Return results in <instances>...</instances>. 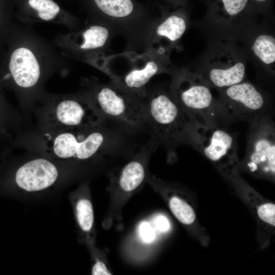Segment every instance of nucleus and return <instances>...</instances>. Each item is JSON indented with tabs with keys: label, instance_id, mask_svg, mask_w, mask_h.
Returning <instances> with one entry per match:
<instances>
[{
	"label": "nucleus",
	"instance_id": "1",
	"mask_svg": "<svg viewBox=\"0 0 275 275\" xmlns=\"http://www.w3.org/2000/svg\"><path fill=\"white\" fill-rule=\"evenodd\" d=\"M148 132L169 155L182 144L199 150L208 130L179 105L169 89L148 88L145 98Z\"/></svg>",
	"mask_w": 275,
	"mask_h": 275
},
{
	"label": "nucleus",
	"instance_id": "2",
	"mask_svg": "<svg viewBox=\"0 0 275 275\" xmlns=\"http://www.w3.org/2000/svg\"><path fill=\"white\" fill-rule=\"evenodd\" d=\"M83 85L100 118L128 134L148 132L145 99L112 81L85 79Z\"/></svg>",
	"mask_w": 275,
	"mask_h": 275
},
{
	"label": "nucleus",
	"instance_id": "3",
	"mask_svg": "<svg viewBox=\"0 0 275 275\" xmlns=\"http://www.w3.org/2000/svg\"><path fill=\"white\" fill-rule=\"evenodd\" d=\"M169 59L152 51L140 53L127 50L107 54L93 65L108 75L111 81L145 99L147 85L154 76L173 72L168 67Z\"/></svg>",
	"mask_w": 275,
	"mask_h": 275
},
{
	"label": "nucleus",
	"instance_id": "4",
	"mask_svg": "<svg viewBox=\"0 0 275 275\" xmlns=\"http://www.w3.org/2000/svg\"><path fill=\"white\" fill-rule=\"evenodd\" d=\"M105 122L70 128L57 134L52 140V151L58 157L85 161L117 151L124 142L121 130Z\"/></svg>",
	"mask_w": 275,
	"mask_h": 275
},
{
	"label": "nucleus",
	"instance_id": "5",
	"mask_svg": "<svg viewBox=\"0 0 275 275\" xmlns=\"http://www.w3.org/2000/svg\"><path fill=\"white\" fill-rule=\"evenodd\" d=\"M246 58L234 42L213 40L194 71L211 89H225L244 80Z\"/></svg>",
	"mask_w": 275,
	"mask_h": 275
},
{
	"label": "nucleus",
	"instance_id": "6",
	"mask_svg": "<svg viewBox=\"0 0 275 275\" xmlns=\"http://www.w3.org/2000/svg\"><path fill=\"white\" fill-rule=\"evenodd\" d=\"M171 74L169 91L184 111L207 129L221 127L216 99L199 74L187 68L173 70Z\"/></svg>",
	"mask_w": 275,
	"mask_h": 275
},
{
	"label": "nucleus",
	"instance_id": "7",
	"mask_svg": "<svg viewBox=\"0 0 275 275\" xmlns=\"http://www.w3.org/2000/svg\"><path fill=\"white\" fill-rule=\"evenodd\" d=\"M218 91L216 107L222 124L242 121L250 123L270 115L269 98L250 81L243 80Z\"/></svg>",
	"mask_w": 275,
	"mask_h": 275
},
{
	"label": "nucleus",
	"instance_id": "8",
	"mask_svg": "<svg viewBox=\"0 0 275 275\" xmlns=\"http://www.w3.org/2000/svg\"><path fill=\"white\" fill-rule=\"evenodd\" d=\"M251 0H212L201 26L213 40L235 42L255 25Z\"/></svg>",
	"mask_w": 275,
	"mask_h": 275
},
{
	"label": "nucleus",
	"instance_id": "9",
	"mask_svg": "<svg viewBox=\"0 0 275 275\" xmlns=\"http://www.w3.org/2000/svg\"><path fill=\"white\" fill-rule=\"evenodd\" d=\"M246 148L238 169L256 178L274 182L275 128L270 115L250 123Z\"/></svg>",
	"mask_w": 275,
	"mask_h": 275
},
{
	"label": "nucleus",
	"instance_id": "10",
	"mask_svg": "<svg viewBox=\"0 0 275 275\" xmlns=\"http://www.w3.org/2000/svg\"><path fill=\"white\" fill-rule=\"evenodd\" d=\"M101 18L98 19L123 35L128 50L142 47L155 19L147 17L133 0H92Z\"/></svg>",
	"mask_w": 275,
	"mask_h": 275
},
{
	"label": "nucleus",
	"instance_id": "11",
	"mask_svg": "<svg viewBox=\"0 0 275 275\" xmlns=\"http://www.w3.org/2000/svg\"><path fill=\"white\" fill-rule=\"evenodd\" d=\"M116 34L111 26L97 20L77 31L63 35L58 43L69 55L93 65L107 55Z\"/></svg>",
	"mask_w": 275,
	"mask_h": 275
},
{
	"label": "nucleus",
	"instance_id": "12",
	"mask_svg": "<svg viewBox=\"0 0 275 275\" xmlns=\"http://www.w3.org/2000/svg\"><path fill=\"white\" fill-rule=\"evenodd\" d=\"M238 168L222 174L252 212L258 224V240L262 246L269 243L274 233L275 204L254 190L240 175Z\"/></svg>",
	"mask_w": 275,
	"mask_h": 275
},
{
	"label": "nucleus",
	"instance_id": "13",
	"mask_svg": "<svg viewBox=\"0 0 275 275\" xmlns=\"http://www.w3.org/2000/svg\"><path fill=\"white\" fill-rule=\"evenodd\" d=\"M29 41L15 49L10 58L9 69L4 79L11 76L22 91L36 88L45 75L49 58L47 54Z\"/></svg>",
	"mask_w": 275,
	"mask_h": 275
},
{
	"label": "nucleus",
	"instance_id": "14",
	"mask_svg": "<svg viewBox=\"0 0 275 275\" xmlns=\"http://www.w3.org/2000/svg\"><path fill=\"white\" fill-rule=\"evenodd\" d=\"M188 19L183 10L163 14L154 20L142 48L168 57L179 42L188 26Z\"/></svg>",
	"mask_w": 275,
	"mask_h": 275
},
{
	"label": "nucleus",
	"instance_id": "15",
	"mask_svg": "<svg viewBox=\"0 0 275 275\" xmlns=\"http://www.w3.org/2000/svg\"><path fill=\"white\" fill-rule=\"evenodd\" d=\"M148 181L164 199L175 217L200 240L203 244L208 242L207 236L199 225L195 205L189 197L182 196L184 189L177 184L170 183L157 178L148 177Z\"/></svg>",
	"mask_w": 275,
	"mask_h": 275
},
{
	"label": "nucleus",
	"instance_id": "16",
	"mask_svg": "<svg viewBox=\"0 0 275 275\" xmlns=\"http://www.w3.org/2000/svg\"><path fill=\"white\" fill-rule=\"evenodd\" d=\"M238 146L235 135L220 126L207 130L198 151L203 154L219 173L238 168Z\"/></svg>",
	"mask_w": 275,
	"mask_h": 275
},
{
	"label": "nucleus",
	"instance_id": "17",
	"mask_svg": "<svg viewBox=\"0 0 275 275\" xmlns=\"http://www.w3.org/2000/svg\"><path fill=\"white\" fill-rule=\"evenodd\" d=\"M54 116L59 124L69 128L86 127L104 122L97 114L85 91L65 97L59 102L54 108Z\"/></svg>",
	"mask_w": 275,
	"mask_h": 275
},
{
	"label": "nucleus",
	"instance_id": "18",
	"mask_svg": "<svg viewBox=\"0 0 275 275\" xmlns=\"http://www.w3.org/2000/svg\"><path fill=\"white\" fill-rule=\"evenodd\" d=\"M156 142L150 138L133 157L111 179L112 186L123 194H129L147 179L148 163L151 154L158 148Z\"/></svg>",
	"mask_w": 275,
	"mask_h": 275
},
{
	"label": "nucleus",
	"instance_id": "19",
	"mask_svg": "<svg viewBox=\"0 0 275 275\" xmlns=\"http://www.w3.org/2000/svg\"><path fill=\"white\" fill-rule=\"evenodd\" d=\"M57 167L43 158L31 160L19 168L15 180L22 189L33 192L44 190L52 185L59 177Z\"/></svg>",
	"mask_w": 275,
	"mask_h": 275
},
{
	"label": "nucleus",
	"instance_id": "20",
	"mask_svg": "<svg viewBox=\"0 0 275 275\" xmlns=\"http://www.w3.org/2000/svg\"><path fill=\"white\" fill-rule=\"evenodd\" d=\"M242 40L246 42V48L243 50L245 56L249 55L263 69L273 73L275 64L274 36L269 31L257 29L255 26Z\"/></svg>",
	"mask_w": 275,
	"mask_h": 275
},
{
	"label": "nucleus",
	"instance_id": "21",
	"mask_svg": "<svg viewBox=\"0 0 275 275\" xmlns=\"http://www.w3.org/2000/svg\"><path fill=\"white\" fill-rule=\"evenodd\" d=\"M57 22L73 28L74 18L63 11L54 0H23L22 20Z\"/></svg>",
	"mask_w": 275,
	"mask_h": 275
},
{
	"label": "nucleus",
	"instance_id": "22",
	"mask_svg": "<svg viewBox=\"0 0 275 275\" xmlns=\"http://www.w3.org/2000/svg\"><path fill=\"white\" fill-rule=\"evenodd\" d=\"M76 220L80 229L85 232H89L94 224V212L92 203L86 198H81L75 206Z\"/></svg>",
	"mask_w": 275,
	"mask_h": 275
},
{
	"label": "nucleus",
	"instance_id": "23",
	"mask_svg": "<svg viewBox=\"0 0 275 275\" xmlns=\"http://www.w3.org/2000/svg\"><path fill=\"white\" fill-rule=\"evenodd\" d=\"M141 235L142 238L146 241L153 239L154 234L152 227L148 223L142 224L140 228Z\"/></svg>",
	"mask_w": 275,
	"mask_h": 275
},
{
	"label": "nucleus",
	"instance_id": "24",
	"mask_svg": "<svg viewBox=\"0 0 275 275\" xmlns=\"http://www.w3.org/2000/svg\"><path fill=\"white\" fill-rule=\"evenodd\" d=\"M93 275H108L111 274L106 265L102 261L97 260L92 268Z\"/></svg>",
	"mask_w": 275,
	"mask_h": 275
},
{
	"label": "nucleus",
	"instance_id": "25",
	"mask_svg": "<svg viewBox=\"0 0 275 275\" xmlns=\"http://www.w3.org/2000/svg\"><path fill=\"white\" fill-rule=\"evenodd\" d=\"M155 223L156 228L160 231H166L170 227L167 218L163 216H158L156 219Z\"/></svg>",
	"mask_w": 275,
	"mask_h": 275
},
{
	"label": "nucleus",
	"instance_id": "26",
	"mask_svg": "<svg viewBox=\"0 0 275 275\" xmlns=\"http://www.w3.org/2000/svg\"><path fill=\"white\" fill-rule=\"evenodd\" d=\"M174 6H183L184 4L185 0H164Z\"/></svg>",
	"mask_w": 275,
	"mask_h": 275
},
{
	"label": "nucleus",
	"instance_id": "27",
	"mask_svg": "<svg viewBox=\"0 0 275 275\" xmlns=\"http://www.w3.org/2000/svg\"><path fill=\"white\" fill-rule=\"evenodd\" d=\"M251 2H253L257 5H264L269 2V0H251Z\"/></svg>",
	"mask_w": 275,
	"mask_h": 275
}]
</instances>
